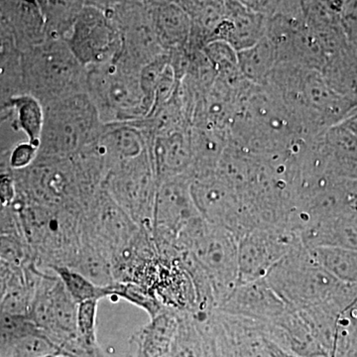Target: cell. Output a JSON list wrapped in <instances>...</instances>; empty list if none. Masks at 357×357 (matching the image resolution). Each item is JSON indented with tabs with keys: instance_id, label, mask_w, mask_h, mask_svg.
<instances>
[{
	"instance_id": "cell-1",
	"label": "cell",
	"mask_w": 357,
	"mask_h": 357,
	"mask_svg": "<svg viewBox=\"0 0 357 357\" xmlns=\"http://www.w3.org/2000/svg\"><path fill=\"white\" fill-rule=\"evenodd\" d=\"M265 280L289 307L297 310L340 305L349 289L324 269L303 243L281 258Z\"/></svg>"
},
{
	"instance_id": "cell-2",
	"label": "cell",
	"mask_w": 357,
	"mask_h": 357,
	"mask_svg": "<svg viewBox=\"0 0 357 357\" xmlns=\"http://www.w3.org/2000/svg\"><path fill=\"white\" fill-rule=\"evenodd\" d=\"M21 54L23 93L42 105L86 93V69L67 42L47 40Z\"/></svg>"
},
{
	"instance_id": "cell-3",
	"label": "cell",
	"mask_w": 357,
	"mask_h": 357,
	"mask_svg": "<svg viewBox=\"0 0 357 357\" xmlns=\"http://www.w3.org/2000/svg\"><path fill=\"white\" fill-rule=\"evenodd\" d=\"M13 175L17 199L48 208H68L82 215L96 196L84 182L74 157L38 154L31 166L13 171Z\"/></svg>"
},
{
	"instance_id": "cell-4",
	"label": "cell",
	"mask_w": 357,
	"mask_h": 357,
	"mask_svg": "<svg viewBox=\"0 0 357 357\" xmlns=\"http://www.w3.org/2000/svg\"><path fill=\"white\" fill-rule=\"evenodd\" d=\"M105 124L86 93L68 96L44 107L39 155L69 158L91 146Z\"/></svg>"
},
{
	"instance_id": "cell-5",
	"label": "cell",
	"mask_w": 357,
	"mask_h": 357,
	"mask_svg": "<svg viewBox=\"0 0 357 357\" xmlns=\"http://www.w3.org/2000/svg\"><path fill=\"white\" fill-rule=\"evenodd\" d=\"M140 72L117 60L86 69V93L103 124L139 121L150 114Z\"/></svg>"
},
{
	"instance_id": "cell-6",
	"label": "cell",
	"mask_w": 357,
	"mask_h": 357,
	"mask_svg": "<svg viewBox=\"0 0 357 357\" xmlns=\"http://www.w3.org/2000/svg\"><path fill=\"white\" fill-rule=\"evenodd\" d=\"M102 188L138 227L152 234L158 183L149 148L139 156L112 167Z\"/></svg>"
},
{
	"instance_id": "cell-7",
	"label": "cell",
	"mask_w": 357,
	"mask_h": 357,
	"mask_svg": "<svg viewBox=\"0 0 357 357\" xmlns=\"http://www.w3.org/2000/svg\"><path fill=\"white\" fill-rule=\"evenodd\" d=\"M121 32V49L114 60L141 70L167 55L160 44L148 1H103Z\"/></svg>"
},
{
	"instance_id": "cell-8",
	"label": "cell",
	"mask_w": 357,
	"mask_h": 357,
	"mask_svg": "<svg viewBox=\"0 0 357 357\" xmlns=\"http://www.w3.org/2000/svg\"><path fill=\"white\" fill-rule=\"evenodd\" d=\"M66 42L86 69L112 62L121 49V32L103 1H84Z\"/></svg>"
},
{
	"instance_id": "cell-9",
	"label": "cell",
	"mask_w": 357,
	"mask_h": 357,
	"mask_svg": "<svg viewBox=\"0 0 357 357\" xmlns=\"http://www.w3.org/2000/svg\"><path fill=\"white\" fill-rule=\"evenodd\" d=\"M238 239L222 227L206 225L188 251L206 272L217 309L238 284Z\"/></svg>"
},
{
	"instance_id": "cell-10",
	"label": "cell",
	"mask_w": 357,
	"mask_h": 357,
	"mask_svg": "<svg viewBox=\"0 0 357 357\" xmlns=\"http://www.w3.org/2000/svg\"><path fill=\"white\" fill-rule=\"evenodd\" d=\"M302 244L300 237L287 229L256 227L238 239V284L259 280L281 258Z\"/></svg>"
},
{
	"instance_id": "cell-11",
	"label": "cell",
	"mask_w": 357,
	"mask_h": 357,
	"mask_svg": "<svg viewBox=\"0 0 357 357\" xmlns=\"http://www.w3.org/2000/svg\"><path fill=\"white\" fill-rule=\"evenodd\" d=\"M288 307L263 278L237 284L218 310L258 323L270 324L281 317Z\"/></svg>"
},
{
	"instance_id": "cell-12",
	"label": "cell",
	"mask_w": 357,
	"mask_h": 357,
	"mask_svg": "<svg viewBox=\"0 0 357 357\" xmlns=\"http://www.w3.org/2000/svg\"><path fill=\"white\" fill-rule=\"evenodd\" d=\"M148 136L157 183L189 175L192 165L191 129Z\"/></svg>"
},
{
	"instance_id": "cell-13",
	"label": "cell",
	"mask_w": 357,
	"mask_h": 357,
	"mask_svg": "<svg viewBox=\"0 0 357 357\" xmlns=\"http://www.w3.org/2000/svg\"><path fill=\"white\" fill-rule=\"evenodd\" d=\"M227 13L218 30L217 41L229 44L234 50H246L266 35L267 18L249 8L243 1H225Z\"/></svg>"
},
{
	"instance_id": "cell-14",
	"label": "cell",
	"mask_w": 357,
	"mask_h": 357,
	"mask_svg": "<svg viewBox=\"0 0 357 357\" xmlns=\"http://www.w3.org/2000/svg\"><path fill=\"white\" fill-rule=\"evenodd\" d=\"M0 20L20 53L46 41L44 17L38 1H0Z\"/></svg>"
},
{
	"instance_id": "cell-15",
	"label": "cell",
	"mask_w": 357,
	"mask_h": 357,
	"mask_svg": "<svg viewBox=\"0 0 357 357\" xmlns=\"http://www.w3.org/2000/svg\"><path fill=\"white\" fill-rule=\"evenodd\" d=\"M152 24L166 53L189 46L191 20L178 1H148Z\"/></svg>"
},
{
	"instance_id": "cell-16",
	"label": "cell",
	"mask_w": 357,
	"mask_h": 357,
	"mask_svg": "<svg viewBox=\"0 0 357 357\" xmlns=\"http://www.w3.org/2000/svg\"><path fill=\"white\" fill-rule=\"evenodd\" d=\"M321 150L328 174L340 180L357 181V137L342 124L333 126L321 136Z\"/></svg>"
},
{
	"instance_id": "cell-17",
	"label": "cell",
	"mask_w": 357,
	"mask_h": 357,
	"mask_svg": "<svg viewBox=\"0 0 357 357\" xmlns=\"http://www.w3.org/2000/svg\"><path fill=\"white\" fill-rule=\"evenodd\" d=\"M178 314L166 310L151 319V323L136 333V357H170L178 326Z\"/></svg>"
},
{
	"instance_id": "cell-18",
	"label": "cell",
	"mask_w": 357,
	"mask_h": 357,
	"mask_svg": "<svg viewBox=\"0 0 357 357\" xmlns=\"http://www.w3.org/2000/svg\"><path fill=\"white\" fill-rule=\"evenodd\" d=\"M191 20L189 48L203 51L213 43L225 16V1H178Z\"/></svg>"
},
{
	"instance_id": "cell-19",
	"label": "cell",
	"mask_w": 357,
	"mask_h": 357,
	"mask_svg": "<svg viewBox=\"0 0 357 357\" xmlns=\"http://www.w3.org/2000/svg\"><path fill=\"white\" fill-rule=\"evenodd\" d=\"M241 75L249 84L266 86L279 64L278 55L272 42L265 35L251 48L237 53Z\"/></svg>"
},
{
	"instance_id": "cell-20",
	"label": "cell",
	"mask_w": 357,
	"mask_h": 357,
	"mask_svg": "<svg viewBox=\"0 0 357 357\" xmlns=\"http://www.w3.org/2000/svg\"><path fill=\"white\" fill-rule=\"evenodd\" d=\"M170 357H218L210 335L190 312L178 314V326Z\"/></svg>"
},
{
	"instance_id": "cell-21",
	"label": "cell",
	"mask_w": 357,
	"mask_h": 357,
	"mask_svg": "<svg viewBox=\"0 0 357 357\" xmlns=\"http://www.w3.org/2000/svg\"><path fill=\"white\" fill-rule=\"evenodd\" d=\"M45 22L47 40L67 41L84 6L77 0H37Z\"/></svg>"
},
{
	"instance_id": "cell-22",
	"label": "cell",
	"mask_w": 357,
	"mask_h": 357,
	"mask_svg": "<svg viewBox=\"0 0 357 357\" xmlns=\"http://www.w3.org/2000/svg\"><path fill=\"white\" fill-rule=\"evenodd\" d=\"M321 73L337 93L357 105V55L351 45L331 58Z\"/></svg>"
},
{
	"instance_id": "cell-23",
	"label": "cell",
	"mask_w": 357,
	"mask_h": 357,
	"mask_svg": "<svg viewBox=\"0 0 357 357\" xmlns=\"http://www.w3.org/2000/svg\"><path fill=\"white\" fill-rule=\"evenodd\" d=\"M13 112V128L22 131L31 144L39 148L40 138L44 126V107L33 96L22 93L10 102Z\"/></svg>"
},
{
	"instance_id": "cell-24",
	"label": "cell",
	"mask_w": 357,
	"mask_h": 357,
	"mask_svg": "<svg viewBox=\"0 0 357 357\" xmlns=\"http://www.w3.org/2000/svg\"><path fill=\"white\" fill-rule=\"evenodd\" d=\"M307 249L312 258L338 281L357 285V250L333 246Z\"/></svg>"
},
{
	"instance_id": "cell-25",
	"label": "cell",
	"mask_w": 357,
	"mask_h": 357,
	"mask_svg": "<svg viewBox=\"0 0 357 357\" xmlns=\"http://www.w3.org/2000/svg\"><path fill=\"white\" fill-rule=\"evenodd\" d=\"M70 269L79 272L100 287L114 283L112 261L98 249L82 241L81 249Z\"/></svg>"
},
{
	"instance_id": "cell-26",
	"label": "cell",
	"mask_w": 357,
	"mask_h": 357,
	"mask_svg": "<svg viewBox=\"0 0 357 357\" xmlns=\"http://www.w3.org/2000/svg\"><path fill=\"white\" fill-rule=\"evenodd\" d=\"M50 270L60 278L66 290L77 305L84 301H100L102 298L109 297V286L100 287L70 268L54 266Z\"/></svg>"
},
{
	"instance_id": "cell-27",
	"label": "cell",
	"mask_w": 357,
	"mask_h": 357,
	"mask_svg": "<svg viewBox=\"0 0 357 357\" xmlns=\"http://www.w3.org/2000/svg\"><path fill=\"white\" fill-rule=\"evenodd\" d=\"M41 333H44L29 316L0 312V357L6 356L8 349L22 338Z\"/></svg>"
},
{
	"instance_id": "cell-28",
	"label": "cell",
	"mask_w": 357,
	"mask_h": 357,
	"mask_svg": "<svg viewBox=\"0 0 357 357\" xmlns=\"http://www.w3.org/2000/svg\"><path fill=\"white\" fill-rule=\"evenodd\" d=\"M109 297L116 296L128 301L131 304L141 307L149 314L151 319L166 311L161 303L157 300L153 294L146 288L132 283V282H116L109 286Z\"/></svg>"
},
{
	"instance_id": "cell-29",
	"label": "cell",
	"mask_w": 357,
	"mask_h": 357,
	"mask_svg": "<svg viewBox=\"0 0 357 357\" xmlns=\"http://www.w3.org/2000/svg\"><path fill=\"white\" fill-rule=\"evenodd\" d=\"M0 260L14 268H24L36 261L34 251L20 234L0 236Z\"/></svg>"
},
{
	"instance_id": "cell-30",
	"label": "cell",
	"mask_w": 357,
	"mask_h": 357,
	"mask_svg": "<svg viewBox=\"0 0 357 357\" xmlns=\"http://www.w3.org/2000/svg\"><path fill=\"white\" fill-rule=\"evenodd\" d=\"M48 354L58 356V351L51 340L41 333L22 338L8 349L4 357H42Z\"/></svg>"
},
{
	"instance_id": "cell-31",
	"label": "cell",
	"mask_w": 357,
	"mask_h": 357,
	"mask_svg": "<svg viewBox=\"0 0 357 357\" xmlns=\"http://www.w3.org/2000/svg\"><path fill=\"white\" fill-rule=\"evenodd\" d=\"M98 301L89 300L77 305V331L86 344L98 345L96 340V314Z\"/></svg>"
},
{
	"instance_id": "cell-32",
	"label": "cell",
	"mask_w": 357,
	"mask_h": 357,
	"mask_svg": "<svg viewBox=\"0 0 357 357\" xmlns=\"http://www.w3.org/2000/svg\"><path fill=\"white\" fill-rule=\"evenodd\" d=\"M39 148L29 141L20 142L7 151V164L13 171L24 170L31 166L38 156Z\"/></svg>"
},
{
	"instance_id": "cell-33",
	"label": "cell",
	"mask_w": 357,
	"mask_h": 357,
	"mask_svg": "<svg viewBox=\"0 0 357 357\" xmlns=\"http://www.w3.org/2000/svg\"><path fill=\"white\" fill-rule=\"evenodd\" d=\"M11 274V267L9 265H4V267L0 270V305L4 299L8 286L9 277Z\"/></svg>"
},
{
	"instance_id": "cell-34",
	"label": "cell",
	"mask_w": 357,
	"mask_h": 357,
	"mask_svg": "<svg viewBox=\"0 0 357 357\" xmlns=\"http://www.w3.org/2000/svg\"><path fill=\"white\" fill-rule=\"evenodd\" d=\"M266 345L268 351H269L270 356L271 357H299L295 356V354H290V352L284 351V349L277 347L276 344H272V342H268V340H266Z\"/></svg>"
},
{
	"instance_id": "cell-35",
	"label": "cell",
	"mask_w": 357,
	"mask_h": 357,
	"mask_svg": "<svg viewBox=\"0 0 357 357\" xmlns=\"http://www.w3.org/2000/svg\"><path fill=\"white\" fill-rule=\"evenodd\" d=\"M342 124L347 129H349L357 137V109L354 110V112L349 115V119H345Z\"/></svg>"
},
{
	"instance_id": "cell-36",
	"label": "cell",
	"mask_w": 357,
	"mask_h": 357,
	"mask_svg": "<svg viewBox=\"0 0 357 357\" xmlns=\"http://www.w3.org/2000/svg\"><path fill=\"white\" fill-rule=\"evenodd\" d=\"M4 265H6V263H4L3 261H2V260H0V270L2 269V268L4 267Z\"/></svg>"
},
{
	"instance_id": "cell-37",
	"label": "cell",
	"mask_w": 357,
	"mask_h": 357,
	"mask_svg": "<svg viewBox=\"0 0 357 357\" xmlns=\"http://www.w3.org/2000/svg\"><path fill=\"white\" fill-rule=\"evenodd\" d=\"M42 357H59L57 354H48V356H44Z\"/></svg>"
}]
</instances>
